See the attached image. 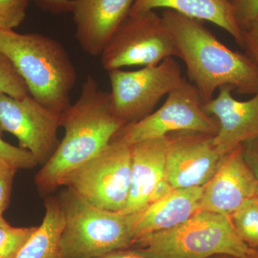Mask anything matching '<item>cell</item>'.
<instances>
[{
    "label": "cell",
    "mask_w": 258,
    "mask_h": 258,
    "mask_svg": "<svg viewBox=\"0 0 258 258\" xmlns=\"http://www.w3.org/2000/svg\"><path fill=\"white\" fill-rule=\"evenodd\" d=\"M204 186L174 189L136 213V242L142 236L172 228L201 210Z\"/></svg>",
    "instance_id": "obj_16"
},
{
    "label": "cell",
    "mask_w": 258,
    "mask_h": 258,
    "mask_svg": "<svg viewBox=\"0 0 258 258\" xmlns=\"http://www.w3.org/2000/svg\"><path fill=\"white\" fill-rule=\"evenodd\" d=\"M173 189H174V188L168 182L167 180L165 178H163L157 183L154 190H153L152 195L149 198L148 205L164 198L166 195H169Z\"/></svg>",
    "instance_id": "obj_29"
},
{
    "label": "cell",
    "mask_w": 258,
    "mask_h": 258,
    "mask_svg": "<svg viewBox=\"0 0 258 258\" xmlns=\"http://www.w3.org/2000/svg\"><path fill=\"white\" fill-rule=\"evenodd\" d=\"M257 199H258V197H257Z\"/></svg>",
    "instance_id": "obj_34"
},
{
    "label": "cell",
    "mask_w": 258,
    "mask_h": 258,
    "mask_svg": "<svg viewBox=\"0 0 258 258\" xmlns=\"http://www.w3.org/2000/svg\"><path fill=\"white\" fill-rule=\"evenodd\" d=\"M0 93L22 98L30 95L28 86L11 60L0 51Z\"/></svg>",
    "instance_id": "obj_20"
},
{
    "label": "cell",
    "mask_w": 258,
    "mask_h": 258,
    "mask_svg": "<svg viewBox=\"0 0 258 258\" xmlns=\"http://www.w3.org/2000/svg\"><path fill=\"white\" fill-rule=\"evenodd\" d=\"M161 17L203 103L224 86L239 94L257 92L258 66L250 57L225 46L200 20L171 10Z\"/></svg>",
    "instance_id": "obj_2"
},
{
    "label": "cell",
    "mask_w": 258,
    "mask_h": 258,
    "mask_svg": "<svg viewBox=\"0 0 258 258\" xmlns=\"http://www.w3.org/2000/svg\"><path fill=\"white\" fill-rule=\"evenodd\" d=\"M133 247L147 258H245L255 251L239 237L230 217L205 210L172 228L142 236Z\"/></svg>",
    "instance_id": "obj_5"
},
{
    "label": "cell",
    "mask_w": 258,
    "mask_h": 258,
    "mask_svg": "<svg viewBox=\"0 0 258 258\" xmlns=\"http://www.w3.org/2000/svg\"><path fill=\"white\" fill-rule=\"evenodd\" d=\"M245 258H258V250L254 251V252H252V254H249Z\"/></svg>",
    "instance_id": "obj_32"
},
{
    "label": "cell",
    "mask_w": 258,
    "mask_h": 258,
    "mask_svg": "<svg viewBox=\"0 0 258 258\" xmlns=\"http://www.w3.org/2000/svg\"><path fill=\"white\" fill-rule=\"evenodd\" d=\"M30 0H0V30H14L25 17Z\"/></svg>",
    "instance_id": "obj_22"
},
{
    "label": "cell",
    "mask_w": 258,
    "mask_h": 258,
    "mask_svg": "<svg viewBox=\"0 0 258 258\" xmlns=\"http://www.w3.org/2000/svg\"><path fill=\"white\" fill-rule=\"evenodd\" d=\"M60 123L64 138L35 177L43 194L62 186L71 173L99 154L125 125L115 114L111 93L102 91L92 76L83 83L77 101L60 113Z\"/></svg>",
    "instance_id": "obj_1"
},
{
    "label": "cell",
    "mask_w": 258,
    "mask_h": 258,
    "mask_svg": "<svg viewBox=\"0 0 258 258\" xmlns=\"http://www.w3.org/2000/svg\"><path fill=\"white\" fill-rule=\"evenodd\" d=\"M231 4L240 28L258 18V0H231Z\"/></svg>",
    "instance_id": "obj_25"
},
{
    "label": "cell",
    "mask_w": 258,
    "mask_h": 258,
    "mask_svg": "<svg viewBox=\"0 0 258 258\" xmlns=\"http://www.w3.org/2000/svg\"><path fill=\"white\" fill-rule=\"evenodd\" d=\"M167 148V136L131 145L130 191L128 202L121 213H137L147 208L153 190L164 178Z\"/></svg>",
    "instance_id": "obj_15"
},
{
    "label": "cell",
    "mask_w": 258,
    "mask_h": 258,
    "mask_svg": "<svg viewBox=\"0 0 258 258\" xmlns=\"http://www.w3.org/2000/svg\"><path fill=\"white\" fill-rule=\"evenodd\" d=\"M236 233L249 248L258 250V199L247 200L230 217Z\"/></svg>",
    "instance_id": "obj_19"
},
{
    "label": "cell",
    "mask_w": 258,
    "mask_h": 258,
    "mask_svg": "<svg viewBox=\"0 0 258 258\" xmlns=\"http://www.w3.org/2000/svg\"><path fill=\"white\" fill-rule=\"evenodd\" d=\"M164 8L200 21L215 24L242 46V30L236 21L231 0H135L130 14Z\"/></svg>",
    "instance_id": "obj_17"
},
{
    "label": "cell",
    "mask_w": 258,
    "mask_h": 258,
    "mask_svg": "<svg viewBox=\"0 0 258 258\" xmlns=\"http://www.w3.org/2000/svg\"><path fill=\"white\" fill-rule=\"evenodd\" d=\"M41 225L15 258H62L60 236L64 225L63 212L58 198L49 197Z\"/></svg>",
    "instance_id": "obj_18"
},
{
    "label": "cell",
    "mask_w": 258,
    "mask_h": 258,
    "mask_svg": "<svg viewBox=\"0 0 258 258\" xmlns=\"http://www.w3.org/2000/svg\"><path fill=\"white\" fill-rule=\"evenodd\" d=\"M0 51L14 64L38 103L58 114L71 106L77 74L60 42L40 33L0 30Z\"/></svg>",
    "instance_id": "obj_3"
},
{
    "label": "cell",
    "mask_w": 258,
    "mask_h": 258,
    "mask_svg": "<svg viewBox=\"0 0 258 258\" xmlns=\"http://www.w3.org/2000/svg\"><path fill=\"white\" fill-rule=\"evenodd\" d=\"M219 89L218 96L203 103V108L218 122L214 144L225 156L237 146L257 138L258 91L248 101H239L232 96L235 91L232 86H224Z\"/></svg>",
    "instance_id": "obj_13"
},
{
    "label": "cell",
    "mask_w": 258,
    "mask_h": 258,
    "mask_svg": "<svg viewBox=\"0 0 258 258\" xmlns=\"http://www.w3.org/2000/svg\"><path fill=\"white\" fill-rule=\"evenodd\" d=\"M98 258H147L139 254L133 249H122V250L115 251L111 253Z\"/></svg>",
    "instance_id": "obj_30"
},
{
    "label": "cell",
    "mask_w": 258,
    "mask_h": 258,
    "mask_svg": "<svg viewBox=\"0 0 258 258\" xmlns=\"http://www.w3.org/2000/svg\"><path fill=\"white\" fill-rule=\"evenodd\" d=\"M58 200L64 215L62 258H98L133 247L136 213L97 208L68 187Z\"/></svg>",
    "instance_id": "obj_4"
},
{
    "label": "cell",
    "mask_w": 258,
    "mask_h": 258,
    "mask_svg": "<svg viewBox=\"0 0 258 258\" xmlns=\"http://www.w3.org/2000/svg\"><path fill=\"white\" fill-rule=\"evenodd\" d=\"M60 115L30 95L16 98L0 93V135H14L20 147L31 152L38 164H46L60 144Z\"/></svg>",
    "instance_id": "obj_10"
},
{
    "label": "cell",
    "mask_w": 258,
    "mask_h": 258,
    "mask_svg": "<svg viewBox=\"0 0 258 258\" xmlns=\"http://www.w3.org/2000/svg\"><path fill=\"white\" fill-rule=\"evenodd\" d=\"M107 71L128 66H156L178 57L162 17L154 10L129 14L101 54Z\"/></svg>",
    "instance_id": "obj_7"
},
{
    "label": "cell",
    "mask_w": 258,
    "mask_h": 258,
    "mask_svg": "<svg viewBox=\"0 0 258 258\" xmlns=\"http://www.w3.org/2000/svg\"><path fill=\"white\" fill-rule=\"evenodd\" d=\"M135 0H74L71 13L76 38L88 55H101L113 34L130 14Z\"/></svg>",
    "instance_id": "obj_14"
},
{
    "label": "cell",
    "mask_w": 258,
    "mask_h": 258,
    "mask_svg": "<svg viewBox=\"0 0 258 258\" xmlns=\"http://www.w3.org/2000/svg\"><path fill=\"white\" fill-rule=\"evenodd\" d=\"M258 197V185L244 161L242 144L226 154L218 170L204 186L201 210L230 217L241 205Z\"/></svg>",
    "instance_id": "obj_12"
},
{
    "label": "cell",
    "mask_w": 258,
    "mask_h": 258,
    "mask_svg": "<svg viewBox=\"0 0 258 258\" xmlns=\"http://www.w3.org/2000/svg\"><path fill=\"white\" fill-rule=\"evenodd\" d=\"M164 178L174 189L204 186L218 170L225 155L214 136L195 132L168 134Z\"/></svg>",
    "instance_id": "obj_11"
},
{
    "label": "cell",
    "mask_w": 258,
    "mask_h": 258,
    "mask_svg": "<svg viewBox=\"0 0 258 258\" xmlns=\"http://www.w3.org/2000/svg\"><path fill=\"white\" fill-rule=\"evenodd\" d=\"M0 161H4L18 169H30L37 165L35 158L27 149L5 142L0 137Z\"/></svg>",
    "instance_id": "obj_23"
},
{
    "label": "cell",
    "mask_w": 258,
    "mask_h": 258,
    "mask_svg": "<svg viewBox=\"0 0 258 258\" xmlns=\"http://www.w3.org/2000/svg\"><path fill=\"white\" fill-rule=\"evenodd\" d=\"M242 30V45L246 55L258 66V18L249 22Z\"/></svg>",
    "instance_id": "obj_26"
},
{
    "label": "cell",
    "mask_w": 258,
    "mask_h": 258,
    "mask_svg": "<svg viewBox=\"0 0 258 258\" xmlns=\"http://www.w3.org/2000/svg\"><path fill=\"white\" fill-rule=\"evenodd\" d=\"M198 88L186 79L167 95L165 103L143 119L128 123L113 139L132 145L148 139L160 138L177 132H195L215 136L216 118L205 113Z\"/></svg>",
    "instance_id": "obj_8"
},
{
    "label": "cell",
    "mask_w": 258,
    "mask_h": 258,
    "mask_svg": "<svg viewBox=\"0 0 258 258\" xmlns=\"http://www.w3.org/2000/svg\"><path fill=\"white\" fill-rule=\"evenodd\" d=\"M10 225V223L8 222H7L6 220H5L4 217H0V227H5V226Z\"/></svg>",
    "instance_id": "obj_31"
},
{
    "label": "cell",
    "mask_w": 258,
    "mask_h": 258,
    "mask_svg": "<svg viewBox=\"0 0 258 258\" xmlns=\"http://www.w3.org/2000/svg\"><path fill=\"white\" fill-rule=\"evenodd\" d=\"M115 114L125 124L143 119L181 82V70L174 57L136 71H108Z\"/></svg>",
    "instance_id": "obj_9"
},
{
    "label": "cell",
    "mask_w": 258,
    "mask_h": 258,
    "mask_svg": "<svg viewBox=\"0 0 258 258\" xmlns=\"http://www.w3.org/2000/svg\"><path fill=\"white\" fill-rule=\"evenodd\" d=\"M18 170L6 161H0V217H3L9 206L13 180Z\"/></svg>",
    "instance_id": "obj_24"
},
{
    "label": "cell",
    "mask_w": 258,
    "mask_h": 258,
    "mask_svg": "<svg viewBox=\"0 0 258 258\" xmlns=\"http://www.w3.org/2000/svg\"><path fill=\"white\" fill-rule=\"evenodd\" d=\"M37 227H0V258H15Z\"/></svg>",
    "instance_id": "obj_21"
},
{
    "label": "cell",
    "mask_w": 258,
    "mask_h": 258,
    "mask_svg": "<svg viewBox=\"0 0 258 258\" xmlns=\"http://www.w3.org/2000/svg\"><path fill=\"white\" fill-rule=\"evenodd\" d=\"M220 258H235V257H230V256L222 255Z\"/></svg>",
    "instance_id": "obj_33"
},
{
    "label": "cell",
    "mask_w": 258,
    "mask_h": 258,
    "mask_svg": "<svg viewBox=\"0 0 258 258\" xmlns=\"http://www.w3.org/2000/svg\"><path fill=\"white\" fill-rule=\"evenodd\" d=\"M244 161L257 181L258 185V137L242 144Z\"/></svg>",
    "instance_id": "obj_27"
},
{
    "label": "cell",
    "mask_w": 258,
    "mask_h": 258,
    "mask_svg": "<svg viewBox=\"0 0 258 258\" xmlns=\"http://www.w3.org/2000/svg\"><path fill=\"white\" fill-rule=\"evenodd\" d=\"M39 8L54 15L71 13L74 0H33Z\"/></svg>",
    "instance_id": "obj_28"
},
{
    "label": "cell",
    "mask_w": 258,
    "mask_h": 258,
    "mask_svg": "<svg viewBox=\"0 0 258 258\" xmlns=\"http://www.w3.org/2000/svg\"><path fill=\"white\" fill-rule=\"evenodd\" d=\"M132 180L131 145L118 139L76 169L62 186L97 208L120 212L126 205Z\"/></svg>",
    "instance_id": "obj_6"
}]
</instances>
